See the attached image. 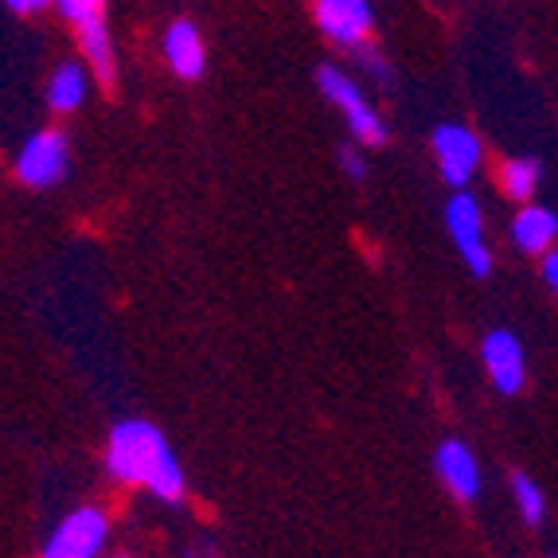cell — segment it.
<instances>
[{"instance_id": "obj_1", "label": "cell", "mask_w": 558, "mask_h": 558, "mask_svg": "<svg viewBox=\"0 0 558 558\" xmlns=\"http://www.w3.org/2000/svg\"><path fill=\"white\" fill-rule=\"evenodd\" d=\"M106 469L121 484H145L160 500L184 496V469L153 422H118L106 446Z\"/></svg>"}, {"instance_id": "obj_2", "label": "cell", "mask_w": 558, "mask_h": 558, "mask_svg": "<svg viewBox=\"0 0 558 558\" xmlns=\"http://www.w3.org/2000/svg\"><path fill=\"white\" fill-rule=\"evenodd\" d=\"M317 83L328 102H336L344 110L355 141H363V145H383V141H387V125H383V118L375 113V106L360 94V86L352 83V75H344L340 66H320Z\"/></svg>"}, {"instance_id": "obj_3", "label": "cell", "mask_w": 558, "mask_h": 558, "mask_svg": "<svg viewBox=\"0 0 558 558\" xmlns=\"http://www.w3.org/2000/svg\"><path fill=\"white\" fill-rule=\"evenodd\" d=\"M106 535H110V520L102 508H78L51 531L39 558H98Z\"/></svg>"}, {"instance_id": "obj_4", "label": "cell", "mask_w": 558, "mask_h": 558, "mask_svg": "<svg viewBox=\"0 0 558 558\" xmlns=\"http://www.w3.org/2000/svg\"><path fill=\"white\" fill-rule=\"evenodd\" d=\"M446 227H449V234H453L457 251H461L469 270H473L476 278H488V270H493V251H488V242H484V215H481L476 196L457 192L446 204Z\"/></svg>"}, {"instance_id": "obj_5", "label": "cell", "mask_w": 558, "mask_h": 558, "mask_svg": "<svg viewBox=\"0 0 558 558\" xmlns=\"http://www.w3.org/2000/svg\"><path fill=\"white\" fill-rule=\"evenodd\" d=\"M66 137L59 130H39L36 137L24 141L16 157V177L28 187H56L66 177Z\"/></svg>"}, {"instance_id": "obj_6", "label": "cell", "mask_w": 558, "mask_h": 558, "mask_svg": "<svg viewBox=\"0 0 558 558\" xmlns=\"http://www.w3.org/2000/svg\"><path fill=\"white\" fill-rule=\"evenodd\" d=\"M481 137L465 125H438L434 130V157H438L446 184L465 187L473 180L476 165H481Z\"/></svg>"}, {"instance_id": "obj_7", "label": "cell", "mask_w": 558, "mask_h": 558, "mask_svg": "<svg viewBox=\"0 0 558 558\" xmlns=\"http://www.w3.org/2000/svg\"><path fill=\"white\" fill-rule=\"evenodd\" d=\"M313 16H317L320 32L328 39H336V44L344 47H363L375 28V12L363 0H320L317 9H313Z\"/></svg>"}, {"instance_id": "obj_8", "label": "cell", "mask_w": 558, "mask_h": 558, "mask_svg": "<svg viewBox=\"0 0 558 558\" xmlns=\"http://www.w3.org/2000/svg\"><path fill=\"white\" fill-rule=\"evenodd\" d=\"M484 367L493 375V387L500 395H520L523 379H527V360H523V344L515 340L508 328H496V332L484 336L481 344Z\"/></svg>"}, {"instance_id": "obj_9", "label": "cell", "mask_w": 558, "mask_h": 558, "mask_svg": "<svg viewBox=\"0 0 558 558\" xmlns=\"http://www.w3.org/2000/svg\"><path fill=\"white\" fill-rule=\"evenodd\" d=\"M438 476L457 500H476L481 496V465L465 441H446L438 449Z\"/></svg>"}, {"instance_id": "obj_10", "label": "cell", "mask_w": 558, "mask_h": 558, "mask_svg": "<svg viewBox=\"0 0 558 558\" xmlns=\"http://www.w3.org/2000/svg\"><path fill=\"white\" fill-rule=\"evenodd\" d=\"M165 59L180 78H199L204 75V39L192 20H177L165 32Z\"/></svg>"}, {"instance_id": "obj_11", "label": "cell", "mask_w": 558, "mask_h": 558, "mask_svg": "<svg viewBox=\"0 0 558 558\" xmlns=\"http://www.w3.org/2000/svg\"><path fill=\"white\" fill-rule=\"evenodd\" d=\"M75 32H78V47H83V56H86V63H90L94 75H98V83L113 86L118 66H113V44H110V28H106V12L78 20Z\"/></svg>"}, {"instance_id": "obj_12", "label": "cell", "mask_w": 558, "mask_h": 558, "mask_svg": "<svg viewBox=\"0 0 558 558\" xmlns=\"http://www.w3.org/2000/svg\"><path fill=\"white\" fill-rule=\"evenodd\" d=\"M555 234H558V219H555V211H547V207H523V211L512 219V239L523 254L555 251V246H550Z\"/></svg>"}, {"instance_id": "obj_13", "label": "cell", "mask_w": 558, "mask_h": 558, "mask_svg": "<svg viewBox=\"0 0 558 558\" xmlns=\"http://www.w3.org/2000/svg\"><path fill=\"white\" fill-rule=\"evenodd\" d=\"M86 98V71L78 63H63L56 66V75L47 83V106L56 113H71L78 110Z\"/></svg>"}, {"instance_id": "obj_14", "label": "cell", "mask_w": 558, "mask_h": 558, "mask_svg": "<svg viewBox=\"0 0 558 558\" xmlns=\"http://www.w3.org/2000/svg\"><path fill=\"white\" fill-rule=\"evenodd\" d=\"M500 187L512 199L527 204V199L535 196V187H539V165H535V160H527V157L504 160V165H500Z\"/></svg>"}, {"instance_id": "obj_15", "label": "cell", "mask_w": 558, "mask_h": 558, "mask_svg": "<svg viewBox=\"0 0 558 558\" xmlns=\"http://www.w3.org/2000/svg\"><path fill=\"white\" fill-rule=\"evenodd\" d=\"M512 488H515V504H520V512L527 523H543V512H547V500H543L539 484L531 481V476L515 473L512 476Z\"/></svg>"}, {"instance_id": "obj_16", "label": "cell", "mask_w": 558, "mask_h": 558, "mask_svg": "<svg viewBox=\"0 0 558 558\" xmlns=\"http://www.w3.org/2000/svg\"><path fill=\"white\" fill-rule=\"evenodd\" d=\"M98 12H106L98 0H63V4H59V16L71 20V24H78V20H86V16H98Z\"/></svg>"}, {"instance_id": "obj_17", "label": "cell", "mask_w": 558, "mask_h": 558, "mask_svg": "<svg viewBox=\"0 0 558 558\" xmlns=\"http://www.w3.org/2000/svg\"><path fill=\"white\" fill-rule=\"evenodd\" d=\"M355 51H360V63L367 66L379 83H387V78H391V71H387V63L379 59V51H372V47H355Z\"/></svg>"}, {"instance_id": "obj_18", "label": "cell", "mask_w": 558, "mask_h": 558, "mask_svg": "<svg viewBox=\"0 0 558 558\" xmlns=\"http://www.w3.org/2000/svg\"><path fill=\"white\" fill-rule=\"evenodd\" d=\"M340 165H344L348 177H355V180L367 177V165H363V157H360L355 149H344V153H340Z\"/></svg>"}, {"instance_id": "obj_19", "label": "cell", "mask_w": 558, "mask_h": 558, "mask_svg": "<svg viewBox=\"0 0 558 558\" xmlns=\"http://www.w3.org/2000/svg\"><path fill=\"white\" fill-rule=\"evenodd\" d=\"M44 9V0H9V12H16V16H39Z\"/></svg>"}, {"instance_id": "obj_20", "label": "cell", "mask_w": 558, "mask_h": 558, "mask_svg": "<svg viewBox=\"0 0 558 558\" xmlns=\"http://www.w3.org/2000/svg\"><path fill=\"white\" fill-rule=\"evenodd\" d=\"M543 281H547L550 289L558 286V254H555V251L543 254Z\"/></svg>"}]
</instances>
